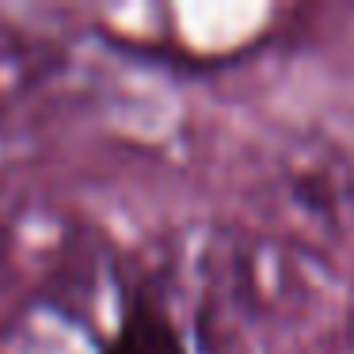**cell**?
Masks as SVG:
<instances>
[{
    "label": "cell",
    "mask_w": 354,
    "mask_h": 354,
    "mask_svg": "<svg viewBox=\"0 0 354 354\" xmlns=\"http://www.w3.org/2000/svg\"><path fill=\"white\" fill-rule=\"evenodd\" d=\"M103 354H187L183 335L156 301L133 297L118 316V328L103 343Z\"/></svg>",
    "instance_id": "cell-1"
}]
</instances>
